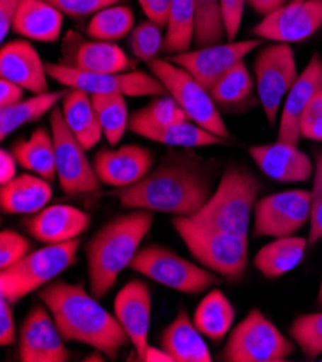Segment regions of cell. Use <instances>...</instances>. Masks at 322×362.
I'll return each instance as SVG.
<instances>
[{"label":"cell","mask_w":322,"mask_h":362,"mask_svg":"<svg viewBox=\"0 0 322 362\" xmlns=\"http://www.w3.org/2000/svg\"><path fill=\"white\" fill-rule=\"evenodd\" d=\"M217 162L190 149L171 151L139 182L107 192L123 208L194 216L212 195Z\"/></svg>","instance_id":"cell-1"},{"label":"cell","mask_w":322,"mask_h":362,"mask_svg":"<svg viewBox=\"0 0 322 362\" xmlns=\"http://www.w3.org/2000/svg\"><path fill=\"white\" fill-rule=\"evenodd\" d=\"M38 296L52 315L64 341L88 345L113 361L130 342L116 316L88 295L81 283L51 281Z\"/></svg>","instance_id":"cell-2"},{"label":"cell","mask_w":322,"mask_h":362,"mask_svg":"<svg viewBox=\"0 0 322 362\" xmlns=\"http://www.w3.org/2000/svg\"><path fill=\"white\" fill-rule=\"evenodd\" d=\"M152 224V211L133 209L107 223L86 244L90 293L96 299L109 293L119 274L130 267Z\"/></svg>","instance_id":"cell-3"},{"label":"cell","mask_w":322,"mask_h":362,"mask_svg":"<svg viewBox=\"0 0 322 362\" xmlns=\"http://www.w3.org/2000/svg\"><path fill=\"white\" fill-rule=\"evenodd\" d=\"M260 188V180L252 170L230 163L220 177L217 189L191 218L211 228L247 237Z\"/></svg>","instance_id":"cell-4"},{"label":"cell","mask_w":322,"mask_h":362,"mask_svg":"<svg viewBox=\"0 0 322 362\" xmlns=\"http://www.w3.org/2000/svg\"><path fill=\"white\" fill-rule=\"evenodd\" d=\"M172 226L202 267L230 281L243 277L248 264L246 235L198 224L190 216H173Z\"/></svg>","instance_id":"cell-5"},{"label":"cell","mask_w":322,"mask_h":362,"mask_svg":"<svg viewBox=\"0 0 322 362\" xmlns=\"http://www.w3.org/2000/svg\"><path fill=\"white\" fill-rule=\"evenodd\" d=\"M80 238L28 252L16 264L0 272V298L15 305L32 292L54 281L61 273L74 266L80 248Z\"/></svg>","instance_id":"cell-6"},{"label":"cell","mask_w":322,"mask_h":362,"mask_svg":"<svg viewBox=\"0 0 322 362\" xmlns=\"http://www.w3.org/2000/svg\"><path fill=\"white\" fill-rule=\"evenodd\" d=\"M149 72L162 83L171 95L188 116V119L227 141L231 134L227 129L216 101L188 71L172 62L169 58H155L148 64Z\"/></svg>","instance_id":"cell-7"},{"label":"cell","mask_w":322,"mask_h":362,"mask_svg":"<svg viewBox=\"0 0 322 362\" xmlns=\"http://www.w3.org/2000/svg\"><path fill=\"white\" fill-rule=\"evenodd\" d=\"M130 269L175 292L197 295L220 283L219 276L194 264L162 245H148L137 251Z\"/></svg>","instance_id":"cell-8"},{"label":"cell","mask_w":322,"mask_h":362,"mask_svg":"<svg viewBox=\"0 0 322 362\" xmlns=\"http://www.w3.org/2000/svg\"><path fill=\"white\" fill-rule=\"evenodd\" d=\"M297 346L259 309H252L231 332L222 358L229 362H283Z\"/></svg>","instance_id":"cell-9"},{"label":"cell","mask_w":322,"mask_h":362,"mask_svg":"<svg viewBox=\"0 0 322 362\" xmlns=\"http://www.w3.org/2000/svg\"><path fill=\"white\" fill-rule=\"evenodd\" d=\"M48 76L67 88L83 90L91 95L120 94L125 97L168 95L162 83L152 74L132 69L119 74H93L65 64H47Z\"/></svg>","instance_id":"cell-10"},{"label":"cell","mask_w":322,"mask_h":362,"mask_svg":"<svg viewBox=\"0 0 322 362\" xmlns=\"http://www.w3.org/2000/svg\"><path fill=\"white\" fill-rule=\"evenodd\" d=\"M258 98L270 126H275L283 100L299 77L295 54L289 44L263 47L253 64Z\"/></svg>","instance_id":"cell-11"},{"label":"cell","mask_w":322,"mask_h":362,"mask_svg":"<svg viewBox=\"0 0 322 362\" xmlns=\"http://www.w3.org/2000/svg\"><path fill=\"white\" fill-rule=\"evenodd\" d=\"M50 124L55 146L57 179L61 189L67 195L97 192L101 182L94 163H90L87 151L68 129L58 105L51 112Z\"/></svg>","instance_id":"cell-12"},{"label":"cell","mask_w":322,"mask_h":362,"mask_svg":"<svg viewBox=\"0 0 322 362\" xmlns=\"http://www.w3.org/2000/svg\"><path fill=\"white\" fill-rule=\"evenodd\" d=\"M256 237L295 235L311 218V191L292 189L262 198L255 206Z\"/></svg>","instance_id":"cell-13"},{"label":"cell","mask_w":322,"mask_h":362,"mask_svg":"<svg viewBox=\"0 0 322 362\" xmlns=\"http://www.w3.org/2000/svg\"><path fill=\"white\" fill-rule=\"evenodd\" d=\"M263 40L253 38L244 41H229L227 44H214L190 49L187 52L169 57L172 62L180 65L208 91L224 74L238 62L262 45Z\"/></svg>","instance_id":"cell-14"},{"label":"cell","mask_w":322,"mask_h":362,"mask_svg":"<svg viewBox=\"0 0 322 362\" xmlns=\"http://www.w3.org/2000/svg\"><path fill=\"white\" fill-rule=\"evenodd\" d=\"M322 28V0L289 2L263 16L253 28L259 40L279 44L302 42Z\"/></svg>","instance_id":"cell-15"},{"label":"cell","mask_w":322,"mask_h":362,"mask_svg":"<svg viewBox=\"0 0 322 362\" xmlns=\"http://www.w3.org/2000/svg\"><path fill=\"white\" fill-rule=\"evenodd\" d=\"M42 306H35L26 316L19 337L22 362H65L71 359L52 315Z\"/></svg>","instance_id":"cell-16"},{"label":"cell","mask_w":322,"mask_h":362,"mask_svg":"<svg viewBox=\"0 0 322 362\" xmlns=\"http://www.w3.org/2000/svg\"><path fill=\"white\" fill-rule=\"evenodd\" d=\"M152 296L145 281L130 280L115 299V316L127 334L137 361H143L149 346Z\"/></svg>","instance_id":"cell-17"},{"label":"cell","mask_w":322,"mask_h":362,"mask_svg":"<svg viewBox=\"0 0 322 362\" xmlns=\"http://www.w3.org/2000/svg\"><path fill=\"white\" fill-rule=\"evenodd\" d=\"M93 163L101 184L125 188L145 177L154 169L155 158L146 148L125 144L117 149H101Z\"/></svg>","instance_id":"cell-18"},{"label":"cell","mask_w":322,"mask_h":362,"mask_svg":"<svg viewBox=\"0 0 322 362\" xmlns=\"http://www.w3.org/2000/svg\"><path fill=\"white\" fill-rule=\"evenodd\" d=\"M250 158L268 177L284 184L306 182L314 177L315 163L298 144L275 141L248 149Z\"/></svg>","instance_id":"cell-19"},{"label":"cell","mask_w":322,"mask_h":362,"mask_svg":"<svg viewBox=\"0 0 322 362\" xmlns=\"http://www.w3.org/2000/svg\"><path fill=\"white\" fill-rule=\"evenodd\" d=\"M322 90V55L315 52L304 71L297 78L288 95L282 104L280 122L277 130V141L298 144L301 140L299 119L312 101Z\"/></svg>","instance_id":"cell-20"},{"label":"cell","mask_w":322,"mask_h":362,"mask_svg":"<svg viewBox=\"0 0 322 362\" xmlns=\"http://www.w3.org/2000/svg\"><path fill=\"white\" fill-rule=\"evenodd\" d=\"M0 76L32 94L50 91L47 64L29 42L16 40L0 51Z\"/></svg>","instance_id":"cell-21"},{"label":"cell","mask_w":322,"mask_h":362,"mask_svg":"<svg viewBox=\"0 0 322 362\" xmlns=\"http://www.w3.org/2000/svg\"><path fill=\"white\" fill-rule=\"evenodd\" d=\"M90 224L91 216L87 212L65 204L45 206L26 221L30 235L44 244H61L77 240L88 230Z\"/></svg>","instance_id":"cell-22"},{"label":"cell","mask_w":322,"mask_h":362,"mask_svg":"<svg viewBox=\"0 0 322 362\" xmlns=\"http://www.w3.org/2000/svg\"><path fill=\"white\" fill-rule=\"evenodd\" d=\"M64 13L48 0H22L12 30L26 40L55 42L62 30Z\"/></svg>","instance_id":"cell-23"},{"label":"cell","mask_w":322,"mask_h":362,"mask_svg":"<svg viewBox=\"0 0 322 362\" xmlns=\"http://www.w3.org/2000/svg\"><path fill=\"white\" fill-rule=\"evenodd\" d=\"M52 198L50 180L32 173H21L0 189V205L5 214L32 215L44 209Z\"/></svg>","instance_id":"cell-24"},{"label":"cell","mask_w":322,"mask_h":362,"mask_svg":"<svg viewBox=\"0 0 322 362\" xmlns=\"http://www.w3.org/2000/svg\"><path fill=\"white\" fill-rule=\"evenodd\" d=\"M202 334L190 319L187 310H180L161 335L163 348L173 362H211L212 356Z\"/></svg>","instance_id":"cell-25"},{"label":"cell","mask_w":322,"mask_h":362,"mask_svg":"<svg viewBox=\"0 0 322 362\" xmlns=\"http://www.w3.org/2000/svg\"><path fill=\"white\" fill-rule=\"evenodd\" d=\"M62 117L77 140L88 152L101 140L103 129L94 108L91 94L69 88L61 100Z\"/></svg>","instance_id":"cell-26"},{"label":"cell","mask_w":322,"mask_h":362,"mask_svg":"<svg viewBox=\"0 0 322 362\" xmlns=\"http://www.w3.org/2000/svg\"><path fill=\"white\" fill-rule=\"evenodd\" d=\"M308 245L304 237L275 238L258 251L253 264L266 279H279L301 264Z\"/></svg>","instance_id":"cell-27"},{"label":"cell","mask_w":322,"mask_h":362,"mask_svg":"<svg viewBox=\"0 0 322 362\" xmlns=\"http://www.w3.org/2000/svg\"><path fill=\"white\" fill-rule=\"evenodd\" d=\"M65 65L93 74H119L133 69V61L117 44L94 40L77 45L73 62Z\"/></svg>","instance_id":"cell-28"},{"label":"cell","mask_w":322,"mask_h":362,"mask_svg":"<svg viewBox=\"0 0 322 362\" xmlns=\"http://www.w3.org/2000/svg\"><path fill=\"white\" fill-rule=\"evenodd\" d=\"M11 152L16 158L18 165L23 169L50 180V182L57 177L54 139L52 133L45 127H38L28 139H21L13 143Z\"/></svg>","instance_id":"cell-29"},{"label":"cell","mask_w":322,"mask_h":362,"mask_svg":"<svg viewBox=\"0 0 322 362\" xmlns=\"http://www.w3.org/2000/svg\"><path fill=\"white\" fill-rule=\"evenodd\" d=\"M133 133L140 137H145L148 140L178 149H195L229 143L227 140L212 134L211 132L190 120L169 124L165 127H142L134 130Z\"/></svg>","instance_id":"cell-30"},{"label":"cell","mask_w":322,"mask_h":362,"mask_svg":"<svg viewBox=\"0 0 322 362\" xmlns=\"http://www.w3.org/2000/svg\"><path fill=\"white\" fill-rule=\"evenodd\" d=\"M234 316V308L227 296L219 288H212L197 306L192 322L211 341H222L230 332Z\"/></svg>","instance_id":"cell-31"},{"label":"cell","mask_w":322,"mask_h":362,"mask_svg":"<svg viewBox=\"0 0 322 362\" xmlns=\"http://www.w3.org/2000/svg\"><path fill=\"white\" fill-rule=\"evenodd\" d=\"M65 91H48L44 94H35L28 100L18 104L0 108V139L6 140L13 132L22 126L37 122L61 103Z\"/></svg>","instance_id":"cell-32"},{"label":"cell","mask_w":322,"mask_h":362,"mask_svg":"<svg viewBox=\"0 0 322 362\" xmlns=\"http://www.w3.org/2000/svg\"><path fill=\"white\" fill-rule=\"evenodd\" d=\"M195 36V9L192 0H171L163 52L173 57L191 49Z\"/></svg>","instance_id":"cell-33"},{"label":"cell","mask_w":322,"mask_h":362,"mask_svg":"<svg viewBox=\"0 0 322 362\" xmlns=\"http://www.w3.org/2000/svg\"><path fill=\"white\" fill-rule=\"evenodd\" d=\"M91 100L105 140L110 143L112 148L117 146L130 123L126 97L120 94H94L91 95Z\"/></svg>","instance_id":"cell-34"},{"label":"cell","mask_w":322,"mask_h":362,"mask_svg":"<svg viewBox=\"0 0 322 362\" xmlns=\"http://www.w3.org/2000/svg\"><path fill=\"white\" fill-rule=\"evenodd\" d=\"M253 90L255 81L252 80L244 61H241L214 84L209 94L219 107L236 108L252 98Z\"/></svg>","instance_id":"cell-35"},{"label":"cell","mask_w":322,"mask_h":362,"mask_svg":"<svg viewBox=\"0 0 322 362\" xmlns=\"http://www.w3.org/2000/svg\"><path fill=\"white\" fill-rule=\"evenodd\" d=\"M134 28L133 11L127 6H110L91 16L87 35L94 41L116 42L130 35Z\"/></svg>","instance_id":"cell-36"},{"label":"cell","mask_w":322,"mask_h":362,"mask_svg":"<svg viewBox=\"0 0 322 362\" xmlns=\"http://www.w3.org/2000/svg\"><path fill=\"white\" fill-rule=\"evenodd\" d=\"M195 9L194 44L208 47L222 44L226 38L222 0H192Z\"/></svg>","instance_id":"cell-37"},{"label":"cell","mask_w":322,"mask_h":362,"mask_svg":"<svg viewBox=\"0 0 322 362\" xmlns=\"http://www.w3.org/2000/svg\"><path fill=\"white\" fill-rule=\"evenodd\" d=\"M187 120L190 119L180 104L171 95H161L130 116L129 130L133 133L142 127H165Z\"/></svg>","instance_id":"cell-38"},{"label":"cell","mask_w":322,"mask_h":362,"mask_svg":"<svg viewBox=\"0 0 322 362\" xmlns=\"http://www.w3.org/2000/svg\"><path fill=\"white\" fill-rule=\"evenodd\" d=\"M294 342L301 348L304 355L315 359L322 355V312L305 313L298 316L289 329Z\"/></svg>","instance_id":"cell-39"},{"label":"cell","mask_w":322,"mask_h":362,"mask_svg":"<svg viewBox=\"0 0 322 362\" xmlns=\"http://www.w3.org/2000/svg\"><path fill=\"white\" fill-rule=\"evenodd\" d=\"M163 28L152 21H145L133 28L129 35V48L134 58L145 61L146 64L163 51L165 35Z\"/></svg>","instance_id":"cell-40"},{"label":"cell","mask_w":322,"mask_h":362,"mask_svg":"<svg viewBox=\"0 0 322 362\" xmlns=\"http://www.w3.org/2000/svg\"><path fill=\"white\" fill-rule=\"evenodd\" d=\"M322 238V149L315 155L314 184L311 189V218L308 244L315 245Z\"/></svg>","instance_id":"cell-41"},{"label":"cell","mask_w":322,"mask_h":362,"mask_svg":"<svg viewBox=\"0 0 322 362\" xmlns=\"http://www.w3.org/2000/svg\"><path fill=\"white\" fill-rule=\"evenodd\" d=\"M30 250V241L13 231L4 230L0 234V270H5L22 260Z\"/></svg>","instance_id":"cell-42"},{"label":"cell","mask_w":322,"mask_h":362,"mask_svg":"<svg viewBox=\"0 0 322 362\" xmlns=\"http://www.w3.org/2000/svg\"><path fill=\"white\" fill-rule=\"evenodd\" d=\"M57 9L69 18L93 16L97 12L115 6L122 0H48Z\"/></svg>","instance_id":"cell-43"},{"label":"cell","mask_w":322,"mask_h":362,"mask_svg":"<svg viewBox=\"0 0 322 362\" xmlns=\"http://www.w3.org/2000/svg\"><path fill=\"white\" fill-rule=\"evenodd\" d=\"M301 139L322 141V90L306 105L299 119Z\"/></svg>","instance_id":"cell-44"},{"label":"cell","mask_w":322,"mask_h":362,"mask_svg":"<svg viewBox=\"0 0 322 362\" xmlns=\"http://www.w3.org/2000/svg\"><path fill=\"white\" fill-rule=\"evenodd\" d=\"M246 5H247V0H222L226 36L229 38V41L236 40L243 22Z\"/></svg>","instance_id":"cell-45"},{"label":"cell","mask_w":322,"mask_h":362,"mask_svg":"<svg viewBox=\"0 0 322 362\" xmlns=\"http://www.w3.org/2000/svg\"><path fill=\"white\" fill-rule=\"evenodd\" d=\"M16 328L12 312V305L0 298V345L11 346L16 342Z\"/></svg>","instance_id":"cell-46"},{"label":"cell","mask_w":322,"mask_h":362,"mask_svg":"<svg viewBox=\"0 0 322 362\" xmlns=\"http://www.w3.org/2000/svg\"><path fill=\"white\" fill-rule=\"evenodd\" d=\"M146 18L161 28H166L171 0H137Z\"/></svg>","instance_id":"cell-47"},{"label":"cell","mask_w":322,"mask_h":362,"mask_svg":"<svg viewBox=\"0 0 322 362\" xmlns=\"http://www.w3.org/2000/svg\"><path fill=\"white\" fill-rule=\"evenodd\" d=\"M21 2L22 0H0V38H2V41L13 26Z\"/></svg>","instance_id":"cell-48"},{"label":"cell","mask_w":322,"mask_h":362,"mask_svg":"<svg viewBox=\"0 0 322 362\" xmlns=\"http://www.w3.org/2000/svg\"><path fill=\"white\" fill-rule=\"evenodd\" d=\"M23 93L25 90L21 86L2 78L0 80V108L9 107L22 101Z\"/></svg>","instance_id":"cell-49"},{"label":"cell","mask_w":322,"mask_h":362,"mask_svg":"<svg viewBox=\"0 0 322 362\" xmlns=\"http://www.w3.org/2000/svg\"><path fill=\"white\" fill-rule=\"evenodd\" d=\"M16 158L12 152L2 149L0 152V185H5L16 177Z\"/></svg>","instance_id":"cell-50"},{"label":"cell","mask_w":322,"mask_h":362,"mask_svg":"<svg viewBox=\"0 0 322 362\" xmlns=\"http://www.w3.org/2000/svg\"><path fill=\"white\" fill-rule=\"evenodd\" d=\"M289 0H247V5L252 8L256 13L262 16H268L269 13L277 11L284 6Z\"/></svg>","instance_id":"cell-51"},{"label":"cell","mask_w":322,"mask_h":362,"mask_svg":"<svg viewBox=\"0 0 322 362\" xmlns=\"http://www.w3.org/2000/svg\"><path fill=\"white\" fill-rule=\"evenodd\" d=\"M143 361L145 362H173L172 356L163 349V348H156V346H148L145 356H143Z\"/></svg>","instance_id":"cell-52"},{"label":"cell","mask_w":322,"mask_h":362,"mask_svg":"<svg viewBox=\"0 0 322 362\" xmlns=\"http://www.w3.org/2000/svg\"><path fill=\"white\" fill-rule=\"evenodd\" d=\"M316 305L322 308V276H321V283H319V291H318V296H316Z\"/></svg>","instance_id":"cell-53"},{"label":"cell","mask_w":322,"mask_h":362,"mask_svg":"<svg viewBox=\"0 0 322 362\" xmlns=\"http://www.w3.org/2000/svg\"><path fill=\"white\" fill-rule=\"evenodd\" d=\"M84 361H104V359H103L101 352H98L97 355H90V356H87Z\"/></svg>","instance_id":"cell-54"},{"label":"cell","mask_w":322,"mask_h":362,"mask_svg":"<svg viewBox=\"0 0 322 362\" xmlns=\"http://www.w3.org/2000/svg\"><path fill=\"white\" fill-rule=\"evenodd\" d=\"M291 2H301V0H291Z\"/></svg>","instance_id":"cell-55"},{"label":"cell","mask_w":322,"mask_h":362,"mask_svg":"<svg viewBox=\"0 0 322 362\" xmlns=\"http://www.w3.org/2000/svg\"><path fill=\"white\" fill-rule=\"evenodd\" d=\"M319 361H322V355H321V359Z\"/></svg>","instance_id":"cell-56"}]
</instances>
